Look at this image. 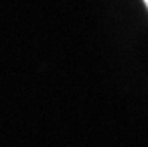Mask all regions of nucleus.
<instances>
[{"instance_id":"nucleus-1","label":"nucleus","mask_w":148,"mask_h":147,"mask_svg":"<svg viewBox=\"0 0 148 147\" xmlns=\"http://www.w3.org/2000/svg\"><path fill=\"white\" fill-rule=\"evenodd\" d=\"M144 3H145V6H147V9H148V0H144Z\"/></svg>"}]
</instances>
